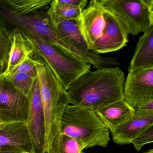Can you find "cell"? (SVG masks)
I'll return each instance as SVG.
<instances>
[{
	"instance_id": "cell-2",
	"label": "cell",
	"mask_w": 153,
	"mask_h": 153,
	"mask_svg": "<svg viewBox=\"0 0 153 153\" xmlns=\"http://www.w3.org/2000/svg\"><path fill=\"white\" fill-rule=\"evenodd\" d=\"M125 75L119 67H103L86 72L67 92L71 104L94 111L124 100Z\"/></svg>"
},
{
	"instance_id": "cell-29",
	"label": "cell",
	"mask_w": 153,
	"mask_h": 153,
	"mask_svg": "<svg viewBox=\"0 0 153 153\" xmlns=\"http://www.w3.org/2000/svg\"><path fill=\"white\" fill-rule=\"evenodd\" d=\"M143 153H153V149L152 150H149L148 152H144Z\"/></svg>"
},
{
	"instance_id": "cell-19",
	"label": "cell",
	"mask_w": 153,
	"mask_h": 153,
	"mask_svg": "<svg viewBox=\"0 0 153 153\" xmlns=\"http://www.w3.org/2000/svg\"><path fill=\"white\" fill-rule=\"evenodd\" d=\"M5 77L15 88L27 97L37 78L28 73L22 72L10 74Z\"/></svg>"
},
{
	"instance_id": "cell-13",
	"label": "cell",
	"mask_w": 153,
	"mask_h": 153,
	"mask_svg": "<svg viewBox=\"0 0 153 153\" xmlns=\"http://www.w3.org/2000/svg\"><path fill=\"white\" fill-rule=\"evenodd\" d=\"M153 124V117L133 115L111 132L112 140L118 145L129 144Z\"/></svg>"
},
{
	"instance_id": "cell-17",
	"label": "cell",
	"mask_w": 153,
	"mask_h": 153,
	"mask_svg": "<svg viewBox=\"0 0 153 153\" xmlns=\"http://www.w3.org/2000/svg\"><path fill=\"white\" fill-rule=\"evenodd\" d=\"M56 28L65 36L69 42L78 50L89 54H98L88 50L86 42L81 34L76 20L64 22L60 23Z\"/></svg>"
},
{
	"instance_id": "cell-23",
	"label": "cell",
	"mask_w": 153,
	"mask_h": 153,
	"mask_svg": "<svg viewBox=\"0 0 153 153\" xmlns=\"http://www.w3.org/2000/svg\"><path fill=\"white\" fill-rule=\"evenodd\" d=\"M28 73L36 77H37V72L36 67V61L32 57H29L24 62L17 66L9 74L19 72ZM6 76V75H5Z\"/></svg>"
},
{
	"instance_id": "cell-27",
	"label": "cell",
	"mask_w": 153,
	"mask_h": 153,
	"mask_svg": "<svg viewBox=\"0 0 153 153\" xmlns=\"http://www.w3.org/2000/svg\"><path fill=\"white\" fill-rule=\"evenodd\" d=\"M5 72V69L0 64V76H1Z\"/></svg>"
},
{
	"instance_id": "cell-9",
	"label": "cell",
	"mask_w": 153,
	"mask_h": 153,
	"mask_svg": "<svg viewBox=\"0 0 153 153\" xmlns=\"http://www.w3.org/2000/svg\"><path fill=\"white\" fill-rule=\"evenodd\" d=\"M124 100L135 110L153 101V67L128 72Z\"/></svg>"
},
{
	"instance_id": "cell-3",
	"label": "cell",
	"mask_w": 153,
	"mask_h": 153,
	"mask_svg": "<svg viewBox=\"0 0 153 153\" xmlns=\"http://www.w3.org/2000/svg\"><path fill=\"white\" fill-rule=\"evenodd\" d=\"M37 80L45 119L46 153H56L64 110L71 104L67 91L44 61L36 63Z\"/></svg>"
},
{
	"instance_id": "cell-10",
	"label": "cell",
	"mask_w": 153,
	"mask_h": 153,
	"mask_svg": "<svg viewBox=\"0 0 153 153\" xmlns=\"http://www.w3.org/2000/svg\"><path fill=\"white\" fill-rule=\"evenodd\" d=\"M29 110L27 124L34 153H46L45 119L37 77L27 96Z\"/></svg>"
},
{
	"instance_id": "cell-24",
	"label": "cell",
	"mask_w": 153,
	"mask_h": 153,
	"mask_svg": "<svg viewBox=\"0 0 153 153\" xmlns=\"http://www.w3.org/2000/svg\"><path fill=\"white\" fill-rule=\"evenodd\" d=\"M134 114L137 116L153 117V101L135 110Z\"/></svg>"
},
{
	"instance_id": "cell-7",
	"label": "cell",
	"mask_w": 153,
	"mask_h": 153,
	"mask_svg": "<svg viewBox=\"0 0 153 153\" xmlns=\"http://www.w3.org/2000/svg\"><path fill=\"white\" fill-rule=\"evenodd\" d=\"M121 22L128 35L144 32L151 26V13L145 0H102Z\"/></svg>"
},
{
	"instance_id": "cell-1",
	"label": "cell",
	"mask_w": 153,
	"mask_h": 153,
	"mask_svg": "<svg viewBox=\"0 0 153 153\" xmlns=\"http://www.w3.org/2000/svg\"><path fill=\"white\" fill-rule=\"evenodd\" d=\"M0 25L8 35L15 28L35 34L47 43L76 56L96 69L119 64L113 57L85 54L74 47L53 25L47 11L44 9L27 14H19L12 12L0 4Z\"/></svg>"
},
{
	"instance_id": "cell-6",
	"label": "cell",
	"mask_w": 153,
	"mask_h": 153,
	"mask_svg": "<svg viewBox=\"0 0 153 153\" xmlns=\"http://www.w3.org/2000/svg\"><path fill=\"white\" fill-rule=\"evenodd\" d=\"M24 32L33 44V55L45 61L66 90L81 75L91 71V65L81 58L47 43L35 34Z\"/></svg>"
},
{
	"instance_id": "cell-15",
	"label": "cell",
	"mask_w": 153,
	"mask_h": 153,
	"mask_svg": "<svg viewBox=\"0 0 153 153\" xmlns=\"http://www.w3.org/2000/svg\"><path fill=\"white\" fill-rule=\"evenodd\" d=\"M153 67V24L140 37L128 72Z\"/></svg>"
},
{
	"instance_id": "cell-20",
	"label": "cell",
	"mask_w": 153,
	"mask_h": 153,
	"mask_svg": "<svg viewBox=\"0 0 153 153\" xmlns=\"http://www.w3.org/2000/svg\"><path fill=\"white\" fill-rule=\"evenodd\" d=\"M85 149V144L82 141L64 134L59 136L56 153H83Z\"/></svg>"
},
{
	"instance_id": "cell-30",
	"label": "cell",
	"mask_w": 153,
	"mask_h": 153,
	"mask_svg": "<svg viewBox=\"0 0 153 153\" xmlns=\"http://www.w3.org/2000/svg\"><path fill=\"white\" fill-rule=\"evenodd\" d=\"M2 122H3L2 121L1 118V115H0V123H2Z\"/></svg>"
},
{
	"instance_id": "cell-12",
	"label": "cell",
	"mask_w": 153,
	"mask_h": 153,
	"mask_svg": "<svg viewBox=\"0 0 153 153\" xmlns=\"http://www.w3.org/2000/svg\"><path fill=\"white\" fill-rule=\"evenodd\" d=\"M11 47L4 75H8L29 57H32L34 48L31 40L23 31L14 29L9 34Z\"/></svg>"
},
{
	"instance_id": "cell-26",
	"label": "cell",
	"mask_w": 153,
	"mask_h": 153,
	"mask_svg": "<svg viewBox=\"0 0 153 153\" xmlns=\"http://www.w3.org/2000/svg\"><path fill=\"white\" fill-rule=\"evenodd\" d=\"M149 7L151 13V20L152 25L153 24V0H145Z\"/></svg>"
},
{
	"instance_id": "cell-16",
	"label": "cell",
	"mask_w": 153,
	"mask_h": 153,
	"mask_svg": "<svg viewBox=\"0 0 153 153\" xmlns=\"http://www.w3.org/2000/svg\"><path fill=\"white\" fill-rule=\"evenodd\" d=\"M83 10L65 4L61 0H53L47 10L48 15L54 26L71 20H76Z\"/></svg>"
},
{
	"instance_id": "cell-8",
	"label": "cell",
	"mask_w": 153,
	"mask_h": 153,
	"mask_svg": "<svg viewBox=\"0 0 153 153\" xmlns=\"http://www.w3.org/2000/svg\"><path fill=\"white\" fill-rule=\"evenodd\" d=\"M28 110V97L15 88L4 73L0 76V115L2 122L26 123Z\"/></svg>"
},
{
	"instance_id": "cell-28",
	"label": "cell",
	"mask_w": 153,
	"mask_h": 153,
	"mask_svg": "<svg viewBox=\"0 0 153 153\" xmlns=\"http://www.w3.org/2000/svg\"><path fill=\"white\" fill-rule=\"evenodd\" d=\"M5 124H6V123H3V122L0 123V128H1Z\"/></svg>"
},
{
	"instance_id": "cell-14",
	"label": "cell",
	"mask_w": 153,
	"mask_h": 153,
	"mask_svg": "<svg viewBox=\"0 0 153 153\" xmlns=\"http://www.w3.org/2000/svg\"><path fill=\"white\" fill-rule=\"evenodd\" d=\"M135 110L124 100L105 106L95 111L102 122L112 131L133 116Z\"/></svg>"
},
{
	"instance_id": "cell-21",
	"label": "cell",
	"mask_w": 153,
	"mask_h": 153,
	"mask_svg": "<svg viewBox=\"0 0 153 153\" xmlns=\"http://www.w3.org/2000/svg\"><path fill=\"white\" fill-rule=\"evenodd\" d=\"M11 43L10 37L0 25V64L6 69L8 63Z\"/></svg>"
},
{
	"instance_id": "cell-5",
	"label": "cell",
	"mask_w": 153,
	"mask_h": 153,
	"mask_svg": "<svg viewBox=\"0 0 153 153\" xmlns=\"http://www.w3.org/2000/svg\"><path fill=\"white\" fill-rule=\"evenodd\" d=\"M76 20L88 50L98 54H106L116 25L113 12L102 0H92Z\"/></svg>"
},
{
	"instance_id": "cell-18",
	"label": "cell",
	"mask_w": 153,
	"mask_h": 153,
	"mask_svg": "<svg viewBox=\"0 0 153 153\" xmlns=\"http://www.w3.org/2000/svg\"><path fill=\"white\" fill-rule=\"evenodd\" d=\"M52 0H0V4L14 13L25 14L44 9Z\"/></svg>"
},
{
	"instance_id": "cell-4",
	"label": "cell",
	"mask_w": 153,
	"mask_h": 153,
	"mask_svg": "<svg viewBox=\"0 0 153 153\" xmlns=\"http://www.w3.org/2000/svg\"><path fill=\"white\" fill-rule=\"evenodd\" d=\"M109 130L93 110L70 104L64 110L61 134L82 141L86 149L107 147L110 141Z\"/></svg>"
},
{
	"instance_id": "cell-11",
	"label": "cell",
	"mask_w": 153,
	"mask_h": 153,
	"mask_svg": "<svg viewBox=\"0 0 153 153\" xmlns=\"http://www.w3.org/2000/svg\"><path fill=\"white\" fill-rule=\"evenodd\" d=\"M34 153L27 124L21 121L6 123L0 128V153Z\"/></svg>"
},
{
	"instance_id": "cell-22",
	"label": "cell",
	"mask_w": 153,
	"mask_h": 153,
	"mask_svg": "<svg viewBox=\"0 0 153 153\" xmlns=\"http://www.w3.org/2000/svg\"><path fill=\"white\" fill-rule=\"evenodd\" d=\"M153 143V124L137 137L132 143L136 150L139 151L144 146Z\"/></svg>"
},
{
	"instance_id": "cell-25",
	"label": "cell",
	"mask_w": 153,
	"mask_h": 153,
	"mask_svg": "<svg viewBox=\"0 0 153 153\" xmlns=\"http://www.w3.org/2000/svg\"><path fill=\"white\" fill-rule=\"evenodd\" d=\"M65 4L83 10L88 4L87 0H61Z\"/></svg>"
},
{
	"instance_id": "cell-31",
	"label": "cell",
	"mask_w": 153,
	"mask_h": 153,
	"mask_svg": "<svg viewBox=\"0 0 153 153\" xmlns=\"http://www.w3.org/2000/svg\"><path fill=\"white\" fill-rule=\"evenodd\" d=\"M29 153L27 152H14V153Z\"/></svg>"
}]
</instances>
